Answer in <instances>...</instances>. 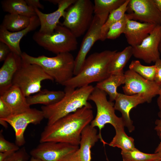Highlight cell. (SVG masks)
<instances>
[{"label": "cell", "instance_id": "cell-1", "mask_svg": "<svg viewBox=\"0 0 161 161\" xmlns=\"http://www.w3.org/2000/svg\"><path fill=\"white\" fill-rule=\"evenodd\" d=\"M92 108L84 106L47 125L41 134L40 143L61 142L79 146L83 130L93 119Z\"/></svg>", "mask_w": 161, "mask_h": 161}, {"label": "cell", "instance_id": "cell-2", "mask_svg": "<svg viewBox=\"0 0 161 161\" xmlns=\"http://www.w3.org/2000/svg\"><path fill=\"white\" fill-rule=\"evenodd\" d=\"M117 52L105 50L92 54L86 58L79 73L62 85L76 89L105 80L110 75L108 66Z\"/></svg>", "mask_w": 161, "mask_h": 161}, {"label": "cell", "instance_id": "cell-3", "mask_svg": "<svg viewBox=\"0 0 161 161\" xmlns=\"http://www.w3.org/2000/svg\"><path fill=\"white\" fill-rule=\"evenodd\" d=\"M94 87L91 85L74 89L65 86V95L57 103L41 107L47 125L52 124L60 119L84 106L92 107L88 101Z\"/></svg>", "mask_w": 161, "mask_h": 161}, {"label": "cell", "instance_id": "cell-4", "mask_svg": "<svg viewBox=\"0 0 161 161\" xmlns=\"http://www.w3.org/2000/svg\"><path fill=\"white\" fill-rule=\"evenodd\" d=\"M21 56L26 62L40 66L54 81L62 85L74 76L75 59L70 52L61 53L53 57H35L23 52Z\"/></svg>", "mask_w": 161, "mask_h": 161}, {"label": "cell", "instance_id": "cell-5", "mask_svg": "<svg viewBox=\"0 0 161 161\" xmlns=\"http://www.w3.org/2000/svg\"><path fill=\"white\" fill-rule=\"evenodd\" d=\"M106 95L105 92L95 86L88 99V100L94 102L97 109L96 116L90 125L94 127H98L100 140L104 145L107 143L103 139L101 131L106 124L111 125L115 130L125 127L122 117H118L115 113L114 103L107 100Z\"/></svg>", "mask_w": 161, "mask_h": 161}, {"label": "cell", "instance_id": "cell-6", "mask_svg": "<svg viewBox=\"0 0 161 161\" xmlns=\"http://www.w3.org/2000/svg\"><path fill=\"white\" fill-rule=\"evenodd\" d=\"M94 4L90 0H76L65 13L62 25L77 38L86 32L93 21Z\"/></svg>", "mask_w": 161, "mask_h": 161}, {"label": "cell", "instance_id": "cell-7", "mask_svg": "<svg viewBox=\"0 0 161 161\" xmlns=\"http://www.w3.org/2000/svg\"><path fill=\"white\" fill-rule=\"evenodd\" d=\"M32 38L39 45L56 55L70 52L77 47V38L68 29L62 25L58 24L50 34L36 32Z\"/></svg>", "mask_w": 161, "mask_h": 161}, {"label": "cell", "instance_id": "cell-8", "mask_svg": "<svg viewBox=\"0 0 161 161\" xmlns=\"http://www.w3.org/2000/svg\"><path fill=\"white\" fill-rule=\"evenodd\" d=\"M53 79L39 65L27 63L22 59L20 68L13 76V85L18 87L26 97L41 90L42 82Z\"/></svg>", "mask_w": 161, "mask_h": 161}, {"label": "cell", "instance_id": "cell-9", "mask_svg": "<svg viewBox=\"0 0 161 161\" xmlns=\"http://www.w3.org/2000/svg\"><path fill=\"white\" fill-rule=\"evenodd\" d=\"M125 85L122 89L127 95H140L150 103L152 99L160 92V85L155 81L146 79L136 72L129 69L124 72Z\"/></svg>", "mask_w": 161, "mask_h": 161}, {"label": "cell", "instance_id": "cell-10", "mask_svg": "<svg viewBox=\"0 0 161 161\" xmlns=\"http://www.w3.org/2000/svg\"><path fill=\"white\" fill-rule=\"evenodd\" d=\"M126 12L129 20L161 25V13L154 0H129Z\"/></svg>", "mask_w": 161, "mask_h": 161}, {"label": "cell", "instance_id": "cell-11", "mask_svg": "<svg viewBox=\"0 0 161 161\" xmlns=\"http://www.w3.org/2000/svg\"><path fill=\"white\" fill-rule=\"evenodd\" d=\"M44 118V113L41 110L31 108L24 112L12 115L3 120L6 121L14 130L15 144L21 147L25 143L24 134L28 125L39 124Z\"/></svg>", "mask_w": 161, "mask_h": 161}, {"label": "cell", "instance_id": "cell-12", "mask_svg": "<svg viewBox=\"0 0 161 161\" xmlns=\"http://www.w3.org/2000/svg\"><path fill=\"white\" fill-rule=\"evenodd\" d=\"M79 146L53 142L40 143L30 152L32 157L42 161H60L67 154L77 150Z\"/></svg>", "mask_w": 161, "mask_h": 161}, {"label": "cell", "instance_id": "cell-13", "mask_svg": "<svg viewBox=\"0 0 161 161\" xmlns=\"http://www.w3.org/2000/svg\"><path fill=\"white\" fill-rule=\"evenodd\" d=\"M161 37V25H157L140 45L133 47V55L147 64L160 59L159 47Z\"/></svg>", "mask_w": 161, "mask_h": 161}, {"label": "cell", "instance_id": "cell-14", "mask_svg": "<svg viewBox=\"0 0 161 161\" xmlns=\"http://www.w3.org/2000/svg\"><path fill=\"white\" fill-rule=\"evenodd\" d=\"M103 25L99 18L94 15L92 23L86 31L82 41L76 58L74 76L80 71L86 58V56L95 43L100 40L101 29Z\"/></svg>", "mask_w": 161, "mask_h": 161}, {"label": "cell", "instance_id": "cell-15", "mask_svg": "<svg viewBox=\"0 0 161 161\" xmlns=\"http://www.w3.org/2000/svg\"><path fill=\"white\" fill-rule=\"evenodd\" d=\"M76 0H47L54 4H58V8L51 13H44L39 9L35 8L36 15L40 23V28L38 31L43 34H49L52 33L59 24L60 19L64 15L66 10L74 4Z\"/></svg>", "mask_w": 161, "mask_h": 161}, {"label": "cell", "instance_id": "cell-16", "mask_svg": "<svg viewBox=\"0 0 161 161\" xmlns=\"http://www.w3.org/2000/svg\"><path fill=\"white\" fill-rule=\"evenodd\" d=\"M115 101L114 107L115 110L121 113L125 127L130 132H132L135 127L130 117V112L138 105L147 102L146 99L138 94L129 95L119 93Z\"/></svg>", "mask_w": 161, "mask_h": 161}, {"label": "cell", "instance_id": "cell-17", "mask_svg": "<svg viewBox=\"0 0 161 161\" xmlns=\"http://www.w3.org/2000/svg\"><path fill=\"white\" fill-rule=\"evenodd\" d=\"M40 25V21L37 15L31 17L30 24L27 27L18 32H10L1 25L0 41L7 44L12 52L21 56L22 52L20 46L21 40L28 33L34 30Z\"/></svg>", "mask_w": 161, "mask_h": 161}, {"label": "cell", "instance_id": "cell-18", "mask_svg": "<svg viewBox=\"0 0 161 161\" xmlns=\"http://www.w3.org/2000/svg\"><path fill=\"white\" fill-rule=\"evenodd\" d=\"M22 63L21 56L12 52L4 61L0 69V95L13 85V76Z\"/></svg>", "mask_w": 161, "mask_h": 161}, {"label": "cell", "instance_id": "cell-19", "mask_svg": "<svg viewBox=\"0 0 161 161\" xmlns=\"http://www.w3.org/2000/svg\"><path fill=\"white\" fill-rule=\"evenodd\" d=\"M156 26L152 24L130 20L127 18L124 34L127 42L132 47L140 45L149 35Z\"/></svg>", "mask_w": 161, "mask_h": 161}, {"label": "cell", "instance_id": "cell-20", "mask_svg": "<svg viewBox=\"0 0 161 161\" xmlns=\"http://www.w3.org/2000/svg\"><path fill=\"white\" fill-rule=\"evenodd\" d=\"M1 97L11 109L13 115L24 112L31 108L26 97L17 86L13 85L5 92Z\"/></svg>", "mask_w": 161, "mask_h": 161}, {"label": "cell", "instance_id": "cell-21", "mask_svg": "<svg viewBox=\"0 0 161 161\" xmlns=\"http://www.w3.org/2000/svg\"><path fill=\"white\" fill-rule=\"evenodd\" d=\"M99 139L100 137L95 127L89 124L84 129L81 134L80 147L77 150L80 161H91V149Z\"/></svg>", "mask_w": 161, "mask_h": 161}, {"label": "cell", "instance_id": "cell-22", "mask_svg": "<svg viewBox=\"0 0 161 161\" xmlns=\"http://www.w3.org/2000/svg\"><path fill=\"white\" fill-rule=\"evenodd\" d=\"M125 77L123 70L112 74L103 80L97 83L96 87L105 92L109 97V100L115 101L119 93L117 88L125 84Z\"/></svg>", "mask_w": 161, "mask_h": 161}, {"label": "cell", "instance_id": "cell-23", "mask_svg": "<svg viewBox=\"0 0 161 161\" xmlns=\"http://www.w3.org/2000/svg\"><path fill=\"white\" fill-rule=\"evenodd\" d=\"M64 95V91H50L45 89L41 90L35 95L26 97V99L30 106L38 104L48 106L58 102Z\"/></svg>", "mask_w": 161, "mask_h": 161}, {"label": "cell", "instance_id": "cell-24", "mask_svg": "<svg viewBox=\"0 0 161 161\" xmlns=\"http://www.w3.org/2000/svg\"><path fill=\"white\" fill-rule=\"evenodd\" d=\"M126 0H95L94 13L103 24L107 20L110 14L122 5Z\"/></svg>", "mask_w": 161, "mask_h": 161}, {"label": "cell", "instance_id": "cell-25", "mask_svg": "<svg viewBox=\"0 0 161 161\" xmlns=\"http://www.w3.org/2000/svg\"><path fill=\"white\" fill-rule=\"evenodd\" d=\"M3 11L31 17L36 15L35 9L28 5L25 0H4L1 2Z\"/></svg>", "mask_w": 161, "mask_h": 161}, {"label": "cell", "instance_id": "cell-26", "mask_svg": "<svg viewBox=\"0 0 161 161\" xmlns=\"http://www.w3.org/2000/svg\"><path fill=\"white\" fill-rule=\"evenodd\" d=\"M31 18L17 14L8 13L4 16L1 25L10 32H17L24 29L29 26Z\"/></svg>", "mask_w": 161, "mask_h": 161}, {"label": "cell", "instance_id": "cell-27", "mask_svg": "<svg viewBox=\"0 0 161 161\" xmlns=\"http://www.w3.org/2000/svg\"><path fill=\"white\" fill-rule=\"evenodd\" d=\"M132 55L133 47L130 46L126 47L121 51L117 52L109 64L108 68L109 74L110 75L123 70Z\"/></svg>", "mask_w": 161, "mask_h": 161}, {"label": "cell", "instance_id": "cell-28", "mask_svg": "<svg viewBox=\"0 0 161 161\" xmlns=\"http://www.w3.org/2000/svg\"><path fill=\"white\" fill-rule=\"evenodd\" d=\"M115 130V134L109 145L120 148L121 151H129L136 148L134 139L129 136L125 133L124 128Z\"/></svg>", "mask_w": 161, "mask_h": 161}, {"label": "cell", "instance_id": "cell-29", "mask_svg": "<svg viewBox=\"0 0 161 161\" xmlns=\"http://www.w3.org/2000/svg\"><path fill=\"white\" fill-rule=\"evenodd\" d=\"M129 1V0H126L124 4L110 14L107 20L101 27L100 41H103L106 39V35L110 27L125 16Z\"/></svg>", "mask_w": 161, "mask_h": 161}, {"label": "cell", "instance_id": "cell-30", "mask_svg": "<svg viewBox=\"0 0 161 161\" xmlns=\"http://www.w3.org/2000/svg\"><path fill=\"white\" fill-rule=\"evenodd\" d=\"M123 161H158L161 157L158 153H146L137 148L129 151H121Z\"/></svg>", "mask_w": 161, "mask_h": 161}, {"label": "cell", "instance_id": "cell-31", "mask_svg": "<svg viewBox=\"0 0 161 161\" xmlns=\"http://www.w3.org/2000/svg\"><path fill=\"white\" fill-rule=\"evenodd\" d=\"M129 68L144 78L154 81L156 73V67L154 65L146 66L142 65L138 60H133L130 63Z\"/></svg>", "mask_w": 161, "mask_h": 161}, {"label": "cell", "instance_id": "cell-32", "mask_svg": "<svg viewBox=\"0 0 161 161\" xmlns=\"http://www.w3.org/2000/svg\"><path fill=\"white\" fill-rule=\"evenodd\" d=\"M127 18L125 16L121 20L113 24L109 28L106 39H114L123 33L124 34L126 25Z\"/></svg>", "mask_w": 161, "mask_h": 161}, {"label": "cell", "instance_id": "cell-33", "mask_svg": "<svg viewBox=\"0 0 161 161\" xmlns=\"http://www.w3.org/2000/svg\"><path fill=\"white\" fill-rule=\"evenodd\" d=\"M30 155L22 147L6 158L3 161H29Z\"/></svg>", "mask_w": 161, "mask_h": 161}, {"label": "cell", "instance_id": "cell-34", "mask_svg": "<svg viewBox=\"0 0 161 161\" xmlns=\"http://www.w3.org/2000/svg\"><path fill=\"white\" fill-rule=\"evenodd\" d=\"M19 149V147L15 143H11L6 140L2 134V130L1 131L0 133V152H15Z\"/></svg>", "mask_w": 161, "mask_h": 161}, {"label": "cell", "instance_id": "cell-35", "mask_svg": "<svg viewBox=\"0 0 161 161\" xmlns=\"http://www.w3.org/2000/svg\"><path fill=\"white\" fill-rule=\"evenodd\" d=\"M12 115L13 113L11 109L0 97V119H4Z\"/></svg>", "mask_w": 161, "mask_h": 161}, {"label": "cell", "instance_id": "cell-36", "mask_svg": "<svg viewBox=\"0 0 161 161\" xmlns=\"http://www.w3.org/2000/svg\"><path fill=\"white\" fill-rule=\"evenodd\" d=\"M11 52L7 44L0 41V62L4 61Z\"/></svg>", "mask_w": 161, "mask_h": 161}, {"label": "cell", "instance_id": "cell-37", "mask_svg": "<svg viewBox=\"0 0 161 161\" xmlns=\"http://www.w3.org/2000/svg\"><path fill=\"white\" fill-rule=\"evenodd\" d=\"M154 65L156 69V73L154 81L159 85H161V59L160 58L155 62Z\"/></svg>", "mask_w": 161, "mask_h": 161}, {"label": "cell", "instance_id": "cell-38", "mask_svg": "<svg viewBox=\"0 0 161 161\" xmlns=\"http://www.w3.org/2000/svg\"><path fill=\"white\" fill-rule=\"evenodd\" d=\"M60 161H80L78 154L77 150L69 154L62 158Z\"/></svg>", "mask_w": 161, "mask_h": 161}, {"label": "cell", "instance_id": "cell-39", "mask_svg": "<svg viewBox=\"0 0 161 161\" xmlns=\"http://www.w3.org/2000/svg\"><path fill=\"white\" fill-rule=\"evenodd\" d=\"M27 4L34 9H44V6L41 4L38 0H25Z\"/></svg>", "mask_w": 161, "mask_h": 161}, {"label": "cell", "instance_id": "cell-40", "mask_svg": "<svg viewBox=\"0 0 161 161\" xmlns=\"http://www.w3.org/2000/svg\"><path fill=\"white\" fill-rule=\"evenodd\" d=\"M158 115L159 119L156 121L154 129L161 140V110L159 112Z\"/></svg>", "mask_w": 161, "mask_h": 161}, {"label": "cell", "instance_id": "cell-41", "mask_svg": "<svg viewBox=\"0 0 161 161\" xmlns=\"http://www.w3.org/2000/svg\"><path fill=\"white\" fill-rule=\"evenodd\" d=\"M15 152H0V161H3L6 158Z\"/></svg>", "mask_w": 161, "mask_h": 161}, {"label": "cell", "instance_id": "cell-42", "mask_svg": "<svg viewBox=\"0 0 161 161\" xmlns=\"http://www.w3.org/2000/svg\"><path fill=\"white\" fill-rule=\"evenodd\" d=\"M155 153L159 154L161 157V140L155 149Z\"/></svg>", "mask_w": 161, "mask_h": 161}, {"label": "cell", "instance_id": "cell-43", "mask_svg": "<svg viewBox=\"0 0 161 161\" xmlns=\"http://www.w3.org/2000/svg\"><path fill=\"white\" fill-rule=\"evenodd\" d=\"M154 1L161 13V0H154Z\"/></svg>", "mask_w": 161, "mask_h": 161}, {"label": "cell", "instance_id": "cell-44", "mask_svg": "<svg viewBox=\"0 0 161 161\" xmlns=\"http://www.w3.org/2000/svg\"><path fill=\"white\" fill-rule=\"evenodd\" d=\"M160 94L159 95V96L157 99V105L160 110H161V85H160Z\"/></svg>", "mask_w": 161, "mask_h": 161}, {"label": "cell", "instance_id": "cell-45", "mask_svg": "<svg viewBox=\"0 0 161 161\" xmlns=\"http://www.w3.org/2000/svg\"><path fill=\"white\" fill-rule=\"evenodd\" d=\"M0 123L5 128L8 127V123L5 120L0 119Z\"/></svg>", "mask_w": 161, "mask_h": 161}, {"label": "cell", "instance_id": "cell-46", "mask_svg": "<svg viewBox=\"0 0 161 161\" xmlns=\"http://www.w3.org/2000/svg\"><path fill=\"white\" fill-rule=\"evenodd\" d=\"M29 161H42L40 159L32 157Z\"/></svg>", "mask_w": 161, "mask_h": 161}, {"label": "cell", "instance_id": "cell-47", "mask_svg": "<svg viewBox=\"0 0 161 161\" xmlns=\"http://www.w3.org/2000/svg\"><path fill=\"white\" fill-rule=\"evenodd\" d=\"M159 50L160 54H161V37L159 47Z\"/></svg>", "mask_w": 161, "mask_h": 161}, {"label": "cell", "instance_id": "cell-48", "mask_svg": "<svg viewBox=\"0 0 161 161\" xmlns=\"http://www.w3.org/2000/svg\"><path fill=\"white\" fill-rule=\"evenodd\" d=\"M158 161H161V160H159Z\"/></svg>", "mask_w": 161, "mask_h": 161}]
</instances>
